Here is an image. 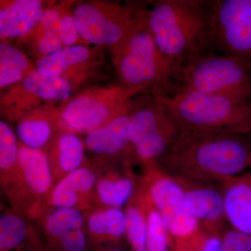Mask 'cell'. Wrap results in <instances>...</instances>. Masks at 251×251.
Returning a JSON list of instances; mask_svg holds the SVG:
<instances>
[{"mask_svg":"<svg viewBox=\"0 0 251 251\" xmlns=\"http://www.w3.org/2000/svg\"><path fill=\"white\" fill-rule=\"evenodd\" d=\"M156 163L175 179L219 185L251 166V135L181 130L169 151Z\"/></svg>","mask_w":251,"mask_h":251,"instance_id":"obj_1","label":"cell"},{"mask_svg":"<svg viewBox=\"0 0 251 251\" xmlns=\"http://www.w3.org/2000/svg\"><path fill=\"white\" fill-rule=\"evenodd\" d=\"M211 1L161 0L148 11L147 27L167 57L182 67L214 48Z\"/></svg>","mask_w":251,"mask_h":251,"instance_id":"obj_2","label":"cell"},{"mask_svg":"<svg viewBox=\"0 0 251 251\" xmlns=\"http://www.w3.org/2000/svg\"><path fill=\"white\" fill-rule=\"evenodd\" d=\"M147 17L111 51L112 62L122 85L142 92L151 88L154 98H165L176 92L181 67L155 44L147 27Z\"/></svg>","mask_w":251,"mask_h":251,"instance_id":"obj_3","label":"cell"},{"mask_svg":"<svg viewBox=\"0 0 251 251\" xmlns=\"http://www.w3.org/2000/svg\"><path fill=\"white\" fill-rule=\"evenodd\" d=\"M157 99L181 130L251 135V101L181 88L173 95Z\"/></svg>","mask_w":251,"mask_h":251,"instance_id":"obj_4","label":"cell"},{"mask_svg":"<svg viewBox=\"0 0 251 251\" xmlns=\"http://www.w3.org/2000/svg\"><path fill=\"white\" fill-rule=\"evenodd\" d=\"M143 92L122 85L93 86L67 99L54 110L59 133H87L134 108L133 98Z\"/></svg>","mask_w":251,"mask_h":251,"instance_id":"obj_5","label":"cell"},{"mask_svg":"<svg viewBox=\"0 0 251 251\" xmlns=\"http://www.w3.org/2000/svg\"><path fill=\"white\" fill-rule=\"evenodd\" d=\"M177 88L251 101V62L211 51L181 67Z\"/></svg>","mask_w":251,"mask_h":251,"instance_id":"obj_6","label":"cell"},{"mask_svg":"<svg viewBox=\"0 0 251 251\" xmlns=\"http://www.w3.org/2000/svg\"><path fill=\"white\" fill-rule=\"evenodd\" d=\"M148 13L115 1H81L74 7L75 26L86 44L111 51L130 36Z\"/></svg>","mask_w":251,"mask_h":251,"instance_id":"obj_7","label":"cell"},{"mask_svg":"<svg viewBox=\"0 0 251 251\" xmlns=\"http://www.w3.org/2000/svg\"><path fill=\"white\" fill-rule=\"evenodd\" d=\"M181 131L168 109L153 97L148 103L132 110L128 127L130 151L145 166L156 163L169 151Z\"/></svg>","mask_w":251,"mask_h":251,"instance_id":"obj_8","label":"cell"},{"mask_svg":"<svg viewBox=\"0 0 251 251\" xmlns=\"http://www.w3.org/2000/svg\"><path fill=\"white\" fill-rule=\"evenodd\" d=\"M19 175L16 184L8 191V197L16 214L23 217L44 214L49 200L53 179L45 150L27 148L19 143Z\"/></svg>","mask_w":251,"mask_h":251,"instance_id":"obj_9","label":"cell"},{"mask_svg":"<svg viewBox=\"0 0 251 251\" xmlns=\"http://www.w3.org/2000/svg\"><path fill=\"white\" fill-rule=\"evenodd\" d=\"M146 166L142 186L166 221L174 244L194 237L202 229L186 207L181 185L163 173L156 163Z\"/></svg>","mask_w":251,"mask_h":251,"instance_id":"obj_10","label":"cell"},{"mask_svg":"<svg viewBox=\"0 0 251 251\" xmlns=\"http://www.w3.org/2000/svg\"><path fill=\"white\" fill-rule=\"evenodd\" d=\"M214 48L251 62V0L211 1Z\"/></svg>","mask_w":251,"mask_h":251,"instance_id":"obj_11","label":"cell"},{"mask_svg":"<svg viewBox=\"0 0 251 251\" xmlns=\"http://www.w3.org/2000/svg\"><path fill=\"white\" fill-rule=\"evenodd\" d=\"M75 90L70 82L61 77L46 76L37 71L9 87L1 97V115L19 120L28 112L39 108L43 102H64Z\"/></svg>","mask_w":251,"mask_h":251,"instance_id":"obj_12","label":"cell"},{"mask_svg":"<svg viewBox=\"0 0 251 251\" xmlns=\"http://www.w3.org/2000/svg\"><path fill=\"white\" fill-rule=\"evenodd\" d=\"M96 46H64L53 53L36 60V70L46 76L70 82L74 89L93 75L100 64V51Z\"/></svg>","mask_w":251,"mask_h":251,"instance_id":"obj_13","label":"cell"},{"mask_svg":"<svg viewBox=\"0 0 251 251\" xmlns=\"http://www.w3.org/2000/svg\"><path fill=\"white\" fill-rule=\"evenodd\" d=\"M45 251H90L85 217L76 209L54 208L44 219Z\"/></svg>","mask_w":251,"mask_h":251,"instance_id":"obj_14","label":"cell"},{"mask_svg":"<svg viewBox=\"0 0 251 251\" xmlns=\"http://www.w3.org/2000/svg\"><path fill=\"white\" fill-rule=\"evenodd\" d=\"M176 180L184 191L188 211L198 221L201 229L209 233L222 235L227 227V223L224 194L219 185Z\"/></svg>","mask_w":251,"mask_h":251,"instance_id":"obj_15","label":"cell"},{"mask_svg":"<svg viewBox=\"0 0 251 251\" xmlns=\"http://www.w3.org/2000/svg\"><path fill=\"white\" fill-rule=\"evenodd\" d=\"M97 181L93 170L82 166L54 185L50 196V204L53 209H88Z\"/></svg>","mask_w":251,"mask_h":251,"instance_id":"obj_16","label":"cell"},{"mask_svg":"<svg viewBox=\"0 0 251 251\" xmlns=\"http://www.w3.org/2000/svg\"><path fill=\"white\" fill-rule=\"evenodd\" d=\"M39 0H13L3 1L0 8L1 41L21 38L32 30L45 11Z\"/></svg>","mask_w":251,"mask_h":251,"instance_id":"obj_17","label":"cell"},{"mask_svg":"<svg viewBox=\"0 0 251 251\" xmlns=\"http://www.w3.org/2000/svg\"><path fill=\"white\" fill-rule=\"evenodd\" d=\"M224 198L225 214L229 227L251 237V188L242 176L219 184Z\"/></svg>","mask_w":251,"mask_h":251,"instance_id":"obj_18","label":"cell"},{"mask_svg":"<svg viewBox=\"0 0 251 251\" xmlns=\"http://www.w3.org/2000/svg\"><path fill=\"white\" fill-rule=\"evenodd\" d=\"M45 150L54 186L68 175L82 167L85 147L76 134L62 132L54 137Z\"/></svg>","mask_w":251,"mask_h":251,"instance_id":"obj_19","label":"cell"},{"mask_svg":"<svg viewBox=\"0 0 251 251\" xmlns=\"http://www.w3.org/2000/svg\"><path fill=\"white\" fill-rule=\"evenodd\" d=\"M132 110L86 135L85 145L91 152L111 158L130 151L128 127Z\"/></svg>","mask_w":251,"mask_h":251,"instance_id":"obj_20","label":"cell"},{"mask_svg":"<svg viewBox=\"0 0 251 251\" xmlns=\"http://www.w3.org/2000/svg\"><path fill=\"white\" fill-rule=\"evenodd\" d=\"M54 110L51 104H46L28 112L18 120L16 132L22 145L38 150L48 148L58 134Z\"/></svg>","mask_w":251,"mask_h":251,"instance_id":"obj_21","label":"cell"},{"mask_svg":"<svg viewBox=\"0 0 251 251\" xmlns=\"http://www.w3.org/2000/svg\"><path fill=\"white\" fill-rule=\"evenodd\" d=\"M61 6L62 2L46 8L34 29L20 38L36 60L64 47L59 32Z\"/></svg>","mask_w":251,"mask_h":251,"instance_id":"obj_22","label":"cell"},{"mask_svg":"<svg viewBox=\"0 0 251 251\" xmlns=\"http://www.w3.org/2000/svg\"><path fill=\"white\" fill-rule=\"evenodd\" d=\"M85 228L91 245L120 242L126 237L125 212L121 208L105 206L92 211L85 219Z\"/></svg>","mask_w":251,"mask_h":251,"instance_id":"obj_23","label":"cell"},{"mask_svg":"<svg viewBox=\"0 0 251 251\" xmlns=\"http://www.w3.org/2000/svg\"><path fill=\"white\" fill-rule=\"evenodd\" d=\"M0 251H45L42 241L14 211L0 216Z\"/></svg>","mask_w":251,"mask_h":251,"instance_id":"obj_24","label":"cell"},{"mask_svg":"<svg viewBox=\"0 0 251 251\" xmlns=\"http://www.w3.org/2000/svg\"><path fill=\"white\" fill-rule=\"evenodd\" d=\"M137 193L146 214L148 226L147 251H173L174 242L161 213L153 205L143 186Z\"/></svg>","mask_w":251,"mask_h":251,"instance_id":"obj_25","label":"cell"},{"mask_svg":"<svg viewBox=\"0 0 251 251\" xmlns=\"http://www.w3.org/2000/svg\"><path fill=\"white\" fill-rule=\"evenodd\" d=\"M36 70L27 54L18 48L0 43V87H10L21 82L28 74Z\"/></svg>","mask_w":251,"mask_h":251,"instance_id":"obj_26","label":"cell"},{"mask_svg":"<svg viewBox=\"0 0 251 251\" xmlns=\"http://www.w3.org/2000/svg\"><path fill=\"white\" fill-rule=\"evenodd\" d=\"M19 143L12 128L4 120L0 121V179L1 187L8 191L19 175Z\"/></svg>","mask_w":251,"mask_h":251,"instance_id":"obj_27","label":"cell"},{"mask_svg":"<svg viewBox=\"0 0 251 251\" xmlns=\"http://www.w3.org/2000/svg\"><path fill=\"white\" fill-rule=\"evenodd\" d=\"M134 188L131 176L110 173L97 179L95 191L97 199L105 206L122 208L133 197Z\"/></svg>","mask_w":251,"mask_h":251,"instance_id":"obj_28","label":"cell"},{"mask_svg":"<svg viewBox=\"0 0 251 251\" xmlns=\"http://www.w3.org/2000/svg\"><path fill=\"white\" fill-rule=\"evenodd\" d=\"M126 237L133 251H147L146 214L138 193H135L126 208Z\"/></svg>","mask_w":251,"mask_h":251,"instance_id":"obj_29","label":"cell"},{"mask_svg":"<svg viewBox=\"0 0 251 251\" xmlns=\"http://www.w3.org/2000/svg\"><path fill=\"white\" fill-rule=\"evenodd\" d=\"M72 1H62L59 21V37L64 46L88 45L81 38L75 26Z\"/></svg>","mask_w":251,"mask_h":251,"instance_id":"obj_30","label":"cell"},{"mask_svg":"<svg viewBox=\"0 0 251 251\" xmlns=\"http://www.w3.org/2000/svg\"><path fill=\"white\" fill-rule=\"evenodd\" d=\"M172 251H223L222 238L201 229L191 239L174 244Z\"/></svg>","mask_w":251,"mask_h":251,"instance_id":"obj_31","label":"cell"},{"mask_svg":"<svg viewBox=\"0 0 251 251\" xmlns=\"http://www.w3.org/2000/svg\"><path fill=\"white\" fill-rule=\"evenodd\" d=\"M223 251H251V237L227 227L221 235Z\"/></svg>","mask_w":251,"mask_h":251,"instance_id":"obj_32","label":"cell"},{"mask_svg":"<svg viewBox=\"0 0 251 251\" xmlns=\"http://www.w3.org/2000/svg\"><path fill=\"white\" fill-rule=\"evenodd\" d=\"M95 251H128L121 248L117 247H101L100 249H97Z\"/></svg>","mask_w":251,"mask_h":251,"instance_id":"obj_33","label":"cell"},{"mask_svg":"<svg viewBox=\"0 0 251 251\" xmlns=\"http://www.w3.org/2000/svg\"><path fill=\"white\" fill-rule=\"evenodd\" d=\"M242 176L243 179L247 183L251 188V173H243L242 175H239Z\"/></svg>","mask_w":251,"mask_h":251,"instance_id":"obj_34","label":"cell"}]
</instances>
